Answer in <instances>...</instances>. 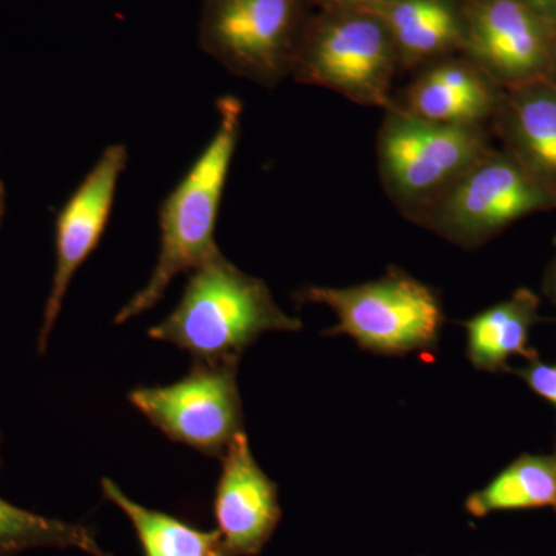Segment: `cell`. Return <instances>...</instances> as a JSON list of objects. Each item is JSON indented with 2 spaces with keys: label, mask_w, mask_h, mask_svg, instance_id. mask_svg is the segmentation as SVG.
Returning <instances> with one entry per match:
<instances>
[{
  "label": "cell",
  "mask_w": 556,
  "mask_h": 556,
  "mask_svg": "<svg viewBox=\"0 0 556 556\" xmlns=\"http://www.w3.org/2000/svg\"><path fill=\"white\" fill-rule=\"evenodd\" d=\"M492 148L484 126H455L386 110L378 134L383 189L408 219L430 206Z\"/></svg>",
  "instance_id": "4"
},
{
  "label": "cell",
  "mask_w": 556,
  "mask_h": 556,
  "mask_svg": "<svg viewBox=\"0 0 556 556\" xmlns=\"http://www.w3.org/2000/svg\"><path fill=\"white\" fill-rule=\"evenodd\" d=\"M547 289L548 292H551L552 299H554V302L556 303V255L554 263H552L551 270H548Z\"/></svg>",
  "instance_id": "22"
},
{
  "label": "cell",
  "mask_w": 556,
  "mask_h": 556,
  "mask_svg": "<svg viewBox=\"0 0 556 556\" xmlns=\"http://www.w3.org/2000/svg\"><path fill=\"white\" fill-rule=\"evenodd\" d=\"M217 110L219 119L214 137L161 203L160 252L152 276L116 314V325L148 313L179 274H189L219 251L215 226L239 144L243 104L239 98L223 97L217 101Z\"/></svg>",
  "instance_id": "2"
},
{
  "label": "cell",
  "mask_w": 556,
  "mask_h": 556,
  "mask_svg": "<svg viewBox=\"0 0 556 556\" xmlns=\"http://www.w3.org/2000/svg\"><path fill=\"white\" fill-rule=\"evenodd\" d=\"M399 72L393 40L376 14L318 10L303 33L291 78L386 112L393 108Z\"/></svg>",
  "instance_id": "3"
},
{
  "label": "cell",
  "mask_w": 556,
  "mask_h": 556,
  "mask_svg": "<svg viewBox=\"0 0 556 556\" xmlns=\"http://www.w3.org/2000/svg\"><path fill=\"white\" fill-rule=\"evenodd\" d=\"M548 79L554 80L556 84V38L554 43V56H552L551 76H548Z\"/></svg>",
  "instance_id": "24"
},
{
  "label": "cell",
  "mask_w": 556,
  "mask_h": 556,
  "mask_svg": "<svg viewBox=\"0 0 556 556\" xmlns=\"http://www.w3.org/2000/svg\"><path fill=\"white\" fill-rule=\"evenodd\" d=\"M3 215H5V188L0 179V226H2Z\"/></svg>",
  "instance_id": "23"
},
{
  "label": "cell",
  "mask_w": 556,
  "mask_h": 556,
  "mask_svg": "<svg viewBox=\"0 0 556 556\" xmlns=\"http://www.w3.org/2000/svg\"><path fill=\"white\" fill-rule=\"evenodd\" d=\"M556 200L504 150L490 148L430 206L409 218L464 249L481 247L511 223L554 211Z\"/></svg>",
  "instance_id": "7"
},
{
  "label": "cell",
  "mask_w": 556,
  "mask_h": 556,
  "mask_svg": "<svg viewBox=\"0 0 556 556\" xmlns=\"http://www.w3.org/2000/svg\"><path fill=\"white\" fill-rule=\"evenodd\" d=\"M538 298L529 289H518L511 298L464 321L467 356L482 371L506 367L511 356H530V328L538 320Z\"/></svg>",
  "instance_id": "15"
},
{
  "label": "cell",
  "mask_w": 556,
  "mask_h": 556,
  "mask_svg": "<svg viewBox=\"0 0 556 556\" xmlns=\"http://www.w3.org/2000/svg\"><path fill=\"white\" fill-rule=\"evenodd\" d=\"M388 0H313L314 7L320 11H358V13H376Z\"/></svg>",
  "instance_id": "20"
},
{
  "label": "cell",
  "mask_w": 556,
  "mask_h": 556,
  "mask_svg": "<svg viewBox=\"0 0 556 556\" xmlns=\"http://www.w3.org/2000/svg\"><path fill=\"white\" fill-rule=\"evenodd\" d=\"M541 507L556 508V463L544 456L519 457L466 501V510L477 518Z\"/></svg>",
  "instance_id": "17"
},
{
  "label": "cell",
  "mask_w": 556,
  "mask_h": 556,
  "mask_svg": "<svg viewBox=\"0 0 556 556\" xmlns=\"http://www.w3.org/2000/svg\"><path fill=\"white\" fill-rule=\"evenodd\" d=\"M313 0H203L200 47L232 75L276 87L292 75Z\"/></svg>",
  "instance_id": "6"
},
{
  "label": "cell",
  "mask_w": 556,
  "mask_h": 556,
  "mask_svg": "<svg viewBox=\"0 0 556 556\" xmlns=\"http://www.w3.org/2000/svg\"><path fill=\"white\" fill-rule=\"evenodd\" d=\"M214 517L228 556H257L281 521L278 489L258 466L244 431L222 456Z\"/></svg>",
  "instance_id": "11"
},
{
  "label": "cell",
  "mask_w": 556,
  "mask_h": 556,
  "mask_svg": "<svg viewBox=\"0 0 556 556\" xmlns=\"http://www.w3.org/2000/svg\"><path fill=\"white\" fill-rule=\"evenodd\" d=\"M497 137L522 169L556 200V84L548 78L503 90L493 119Z\"/></svg>",
  "instance_id": "13"
},
{
  "label": "cell",
  "mask_w": 556,
  "mask_h": 556,
  "mask_svg": "<svg viewBox=\"0 0 556 556\" xmlns=\"http://www.w3.org/2000/svg\"><path fill=\"white\" fill-rule=\"evenodd\" d=\"M460 56L477 65L500 89L551 76L556 24L522 0H460Z\"/></svg>",
  "instance_id": "9"
},
{
  "label": "cell",
  "mask_w": 556,
  "mask_h": 556,
  "mask_svg": "<svg viewBox=\"0 0 556 556\" xmlns=\"http://www.w3.org/2000/svg\"><path fill=\"white\" fill-rule=\"evenodd\" d=\"M129 161L124 144H113L104 149L87 177L72 193L56 218V265L40 327L38 348L47 350L51 329L56 324L73 277L98 248L110 215L119 178Z\"/></svg>",
  "instance_id": "10"
},
{
  "label": "cell",
  "mask_w": 556,
  "mask_h": 556,
  "mask_svg": "<svg viewBox=\"0 0 556 556\" xmlns=\"http://www.w3.org/2000/svg\"><path fill=\"white\" fill-rule=\"evenodd\" d=\"M372 14L382 21L393 40L401 72L463 53L460 0H388Z\"/></svg>",
  "instance_id": "14"
},
{
  "label": "cell",
  "mask_w": 556,
  "mask_h": 556,
  "mask_svg": "<svg viewBox=\"0 0 556 556\" xmlns=\"http://www.w3.org/2000/svg\"><path fill=\"white\" fill-rule=\"evenodd\" d=\"M295 299L331 308L338 325L325 334L350 336L364 350L387 356L437 346L444 324L433 289L399 268L356 287H306Z\"/></svg>",
  "instance_id": "5"
},
{
  "label": "cell",
  "mask_w": 556,
  "mask_h": 556,
  "mask_svg": "<svg viewBox=\"0 0 556 556\" xmlns=\"http://www.w3.org/2000/svg\"><path fill=\"white\" fill-rule=\"evenodd\" d=\"M300 329V318L277 305L262 278L243 273L218 251L190 270L177 308L148 336L186 351L193 364L239 365L263 334Z\"/></svg>",
  "instance_id": "1"
},
{
  "label": "cell",
  "mask_w": 556,
  "mask_h": 556,
  "mask_svg": "<svg viewBox=\"0 0 556 556\" xmlns=\"http://www.w3.org/2000/svg\"><path fill=\"white\" fill-rule=\"evenodd\" d=\"M526 5L543 16L544 20L556 24V0H522Z\"/></svg>",
  "instance_id": "21"
},
{
  "label": "cell",
  "mask_w": 556,
  "mask_h": 556,
  "mask_svg": "<svg viewBox=\"0 0 556 556\" xmlns=\"http://www.w3.org/2000/svg\"><path fill=\"white\" fill-rule=\"evenodd\" d=\"M521 376L536 394L556 405V365L533 364Z\"/></svg>",
  "instance_id": "19"
},
{
  "label": "cell",
  "mask_w": 556,
  "mask_h": 556,
  "mask_svg": "<svg viewBox=\"0 0 556 556\" xmlns=\"http://www.w3.org/2000/svg\"><path fill=\"white\" fill-rule=\"evenodd\" d=\"M503 89L464 56H452L420 68L394 97L393 108L433 123L485 126L495 116Z\"/></svg>",
  "instance_id": "12"
},
{
  "label": "cell",
  "mask_w": 556,
  "mask_h": 556,
  "mask_svg": "<svg viewBox=\"0 0 556 556\" xmlns=\"http://www.w3.org/2000/svg\"><path fill=\"white\" fill-rule=\"evenodd\" d=\"M42 547L78 548L91 556H112L102 551L87 527L33 514L0 497V556H16Z\"/></svg>",
  "instance_id": "18"
},
{
  "label": "cell",
  "mask_w": 556,
  "mask_h": 556,
  "mask_svg": "<svg viewBox=\"0 0 556 556\" xmlns=\"http://www.w3.org/2000/svg\"><path fill=\"white\" fill-rule=\"evenodd\" d=\"M101 489L110 503L126 515L144 556H228L217 530H201L174 515L141 506L130 500L112 479Z\"/></svg>",
  "instance_id": "16"
},
{
  "label": "cell",
  "mask_w": 556,
  "mask_h": 556,
  "mask_svg": "<svg viewBox=\"0 0 556 556\" xmlns=\"http://www.w3.org/2000/svg\"><path fill=\"white\" fill-rule=\"evenodd\" d=\"M129 401L170 441L208 457L225 455L243 431L237 365L193 364L186 378L166 387H141Z\"/></svg>",
  "instance_id": "8"
}]
</instances>
